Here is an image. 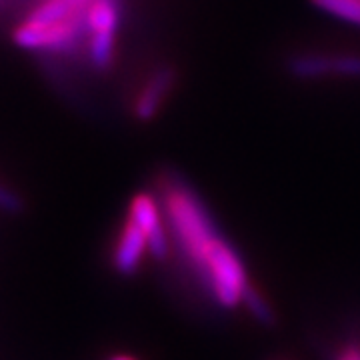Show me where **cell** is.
<instances>
[{
  "mask_svg": "<svg viewBox=\"0 0 360 360\" xmlns=\"http://www.w3.org/2000/svg\"><path fill=\"white\" fill-rule=\"evenodd\" d=\"M22 198L18 196V194L11 191V188H6L2 182H0V212H6V214H18V212H22Z\"/></svg>",
  "mask_w": 360,
  "mask_h": 360,
  "instance_id": "ba28073f",
  "label": "cell"
},
{
  "mask_svg": "<svg viewBox=\"0 0 360 360\" xmlns=\"http://www.w3.org/2000/svg\"><path fill=\"white\" fill-rule=\"evenodd\" d=\"M129 217L148 236V252L156 260H167L170 255V234L165 229V220L156 198L148 193H139L129 208Z\"/></svg>",
  "mask_w": 360,
  "mask_h": 360,
  "instance_id": "5b68a950",
  "label": "cell"
},
{
  "mask_svg": "<svg viewBox=\"0 0 360 360\" xmlns=\"http://www.w3.org/2000/svg\"><path fill=\"white\" fill-rule=\"evenodd\" d=\"M179 80V72L172 65H162L155 68L148 78L142 82L136 90L134 103H132V115L139 122H150L155 120L162 106L167 104L168 96Z\"/></svg>",
  "mask_w": 360,
  "mask_h": 360,
  "instance_id": "277c9868",
  "label": "cell"
},
{
  "mask_svg": "<svg viewBox=\"0 0 360 360\" xmlns=\"http://www.w3.org/2000/svg\"><path fill=\"white\" fill-rule=\"evenodd\" d=\"M316 8L360 26V0H310Z\"/></svg>",
  "mask_w": 360,
  "mask_h": 360,
  "instance_id": "52a82bcc",
  "label": "cell"
},
{
  "mask_svg": "<svg viewBox=\"0 0 360 360\" xmlns=\"http://www.w3.org/2000/svg\"><path fill=\"white\" fill-rule=\"evenodd\" d=\"M288 72L300 80L326 77L360 78V54H324L300 52L288 58Z\"/></svg>",
  "mask_w": 360,
  "mask_h": 360,
  "instance_id": "3957f363",
  "label": "cell"
},
{
  "mask_svg": "<svg viewBox=\"0 0 360 360\" xmlns=\"http://www.w3.org/2000/svg\"><path fill=\"white\" fill-rule=\"evenodd\" d=\"M148 250V236L134 220L127 219L112 250V266L122 276H132L141 266L144 252Z\"/></svg>",
  "mask_w": 360,
  "mask_h": 360,
  "instance_id": "8992f818",
  "label": "cell"
},
{
  "mask_svg": "<svg viewBox=\"0 0 360 360\" xmlns=\"http://www.w3.org/2000/svg\"><path fill=\"white\" fill-rule=\"evenodd\" d=\"M89 14L77 16L58 25L40 26L25 20L16 26L13 32V40L25 51H44V52H66L75 49L78 40L89 37Z\"/></svg>",
  "mask_w": 360,
  "mask_h": 360,
  "instance_id": "7a4b0ae2",
  "label": "cell"
},
{
  "mask_svg": "<svg viewBox=\"0 0 360 360\" xmlns=\"http://www.w3.org/2000/svg\"><path fill=\"white\" fill-rule=\"evenodd\" d=\"M160 194L168 234L206 292L222 309L243 304L250 288L245 264L220 234L202 198L176 174L160 179Z\"/></svg>",
  "mask_w": 360,
  "mask_h": 360,
  "instance_id": "6da1fadb",
  "label": "cell"
},
{
  "mask_svg": "<svg viewBox=\"0 0 360 360\" xmlns=\"http://www.w3.org/2000/svg\"><path fill=\"white\" fill-rule=\"evenodd\" d=\"M108 360H139V359H134V356H130V354H116V356H112V359H108Z\"/></svg>",
  "mask_w": 360,
  "mask_h": 360,
  "instance_id": "30bf717a",
  "label": "cell"
},
{
  "mask_svg": "<svg viewBox=\"0 0 360 360\" xmlns=\"http://www.w3.org/2000/svg\"><path fill=\"white\" fill-rule=\"evenodd\" d=\"M336 360H360V347L359 345H348L345 347V350L338 354Z\"/></svg>",
  "mask_w": 360,
  "mask_h": 360,
  "instance_id": "9c48e42d",
  "label": "cell"
}]
</instances>
